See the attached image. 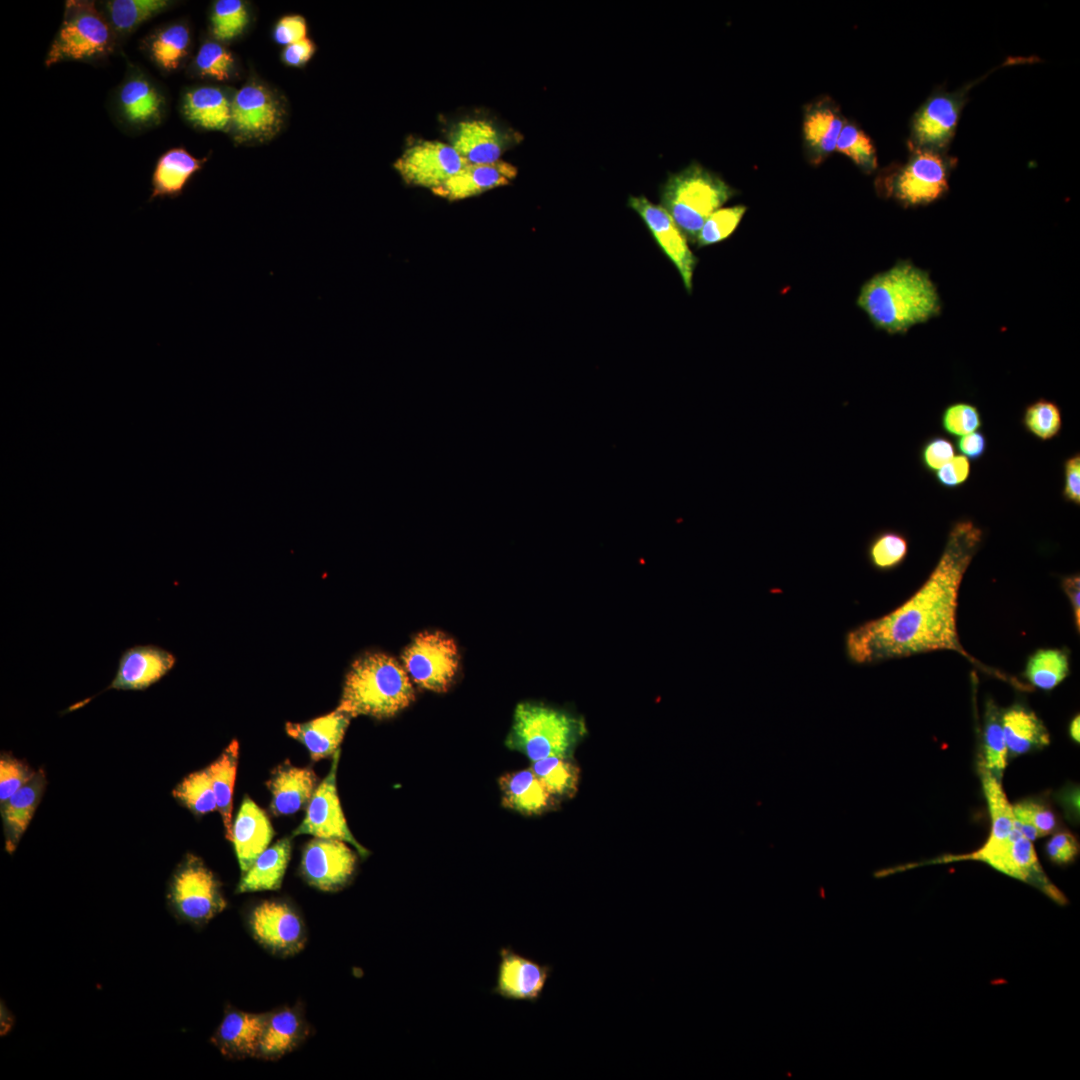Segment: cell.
<instances>
[{"label": "cell", "mask_w": 1080, "mask_h": 1080, "mask_svg": "<svg viewBox=\"0 0 1080 1080\" xmlns=\"http://www.w3.org/2000/svg\"><path fill=\"white\" fill-rule=\"evenodd\" d=\"M1023 424L1026 430L1036 438L1050 440L1061 430V410L1054 402L1039 399L1025 409Z\"/></svg>", "instance_id": "7dc6e473"}, {"label": "cell", "mask_w": 1080, "mask_h": 1080, "mask_svg": "<svg viewBox=\"0 0 1080 1080\" xmlns=\"http://www.w3.org/2000/svg\"><path fill=\"white\" fill-rule=\"evenodd\" d=\"M982 540L972 521L957 522L943 552L923 585L904 603L879 618L850 630L846 654L857 664H871L931 651L959 653L987 673L1007 679L971 656L957 630L959 590Z\"/></svg>", "instance_id": "6da1fadb"}, {"label": "cell", "mask_w": 1080, "mask_h": 1080, "mask_svg": "<svg viewBox=\"0 0 1080 1080\" xmlns=\"http://www.w3.org/2000/svg\"><path fill=\"white\" fill-rule=\"evenodd\" d=\"M1 1035H5L13 1026L14 1017L10 1010L1 1002Z\"/></svg>", "instance_id": "6125c7cd"}, {"label": "cell", "mask_w": 1080, "mask_h": 1080, "mask_svg": "<svg viewBox=\"0 0 1080 1080\" xmlns=\"http://www.w3.org/2000/svg\"><path fill=\"white\" fill-rule=\"evenodd\" d=\"M274 830L266 813L249 797L242 801L232 824V841L242 874L266 849Z\"/></svg>", "instance_id": "44dd1931"}, {"label": "cell", "mask_w": 1080, "mask_h": 1080, "mask_svg": "<svg viewBox=\"0 0 1080 1080\" xmlns=\"http://www.w3.org/2000/svg\"><path fill=\"white\" fill-rule=\"evenodd\" d=\"M339 754L340 749L333 755L330 771L317 786L309 801L305 818L293 835L309 834L317 838L343 840L351 844L359 855L365 858L369 855V851L353 837L340 805L336 787Z\"/></svg>", "instance_id": "4fadbf2b"}, {"label": "cell", "mask_w": 1080, "mask_h": 1080, "mask_svg": "<svg viewBox=\"0 0 1080 1080\" xmlns=\"http://www.w3.org/2000/svg\"><path fill=\"white\" fill-rule=\"evenodd\" d=\"M979 773L983 792L987 801L991 818V830L988 843L1001 842L1009 837L1015 828V816L1013 808L998 780L980 762Z\"/></svg>", "instance_id": "8d00e7d4"}, {"label": "cell", "mask_w": 1080, "mask_h": 1080, "mask_svg": "<svg viewBox=\"0 0 1080 1080\" xmlns=\"http://www.w3.org/2000/svg\"><path fill=\"white\" fill-rule=\"evenodd\" d=\"M249 22L247 5L241 0H218L211 15V31L219 41L238 37Z\"/></svg>", "instance_id": "7bdbcfd3"}, {"label": "cell", "mask_w": 1080, "mask_h": 1080, "mask_svg": "<svg viewBox=\"0 0 1080 1080\" xmlns=\"http://www.w3.org/2000/svg\"><path fill=\"white\" fill-rule=\"evenodd\" d=\"M266 1014L226 1011L211 1041L229 1059L257 1057Z\"/></svg>", "instance_id": "ffe728a7"}, {"label": "cell", "mask_w": 1080, "mask_h": 1080, "mask_svg": "<svg viewBox=\"0 0 1080 1080\" xmlns=\"http://www.w3.org/2000/svg\"><path fill=\"white\" fill-rule=\"evenodd\" d=\"M1070 671L1066 649H1039L1027 660L1024 676L1036 688L1049 691L1057 687Z\"/></svg>", "instance_id": "74e56055"}, {"label": "cell", "mask_w": 1080, "mask_h": 1080, "mask_svg": "<svg viewBox=\"0 0 1080 1080\" xmlns=\"http://www.w3.org/2000/svg\"><path fill=\"white\" fill-rule=\"evenodd\" d=\"M1062 588L1070 600L1074 622L1077 632L1080 631V578L1079 575H1071L1063 578Z\"/></svg>", "instance_id": "94428289"}, {"label": "cell", "mask_w": 1080, "mask_h": 1080, "mask_svg": "<svg viewBox=\"0 0 1080 1080\" xmlns=\"http://www.w3.org/2000/svg\"><path fill=\"white\" fill-rule=\"evenodd\" d=\"M517 172L514 165L504 160L492 164H467L431 192L449 201L462 200L510 184Z\"/></svg>", "instance_id": "7402d4cb"}, {"label": "cell", "mask_w": 1080, "mask_h": 1080, "mask_svg": "<svg viewBox=\"0 0 1080 1080\" xmlns=\"http://www.w3.org/2000/svg\"><path fill=\"white\" fill-rule=\"evenodd\" d=\"M249 926L255 939L272 952L292 955L305 942L302 919L286 902L264 901L249 915Z\"/></svg>", "instance_id": "2e32d148"}, {"label": "cell", "mask_w": 1080, "mask_h": 1080, "mask_svg": "<svg viewBox=\"0 0 1080 1080\" xmlns=\"http://www.w3.org/2000/svg\"><path fill=\"white\" fill-rule=\"evenodd\" d=\"M735 191L719 176L699 164L670 175L661 192V206L686 239L695 242L706 219Z\"/></svg>", "instance_id": "5b68a950"}, {"label": "cell", "mask_w": 1080, "mask_h": 1080, "mask_svg": "<svg viewBox=\"0 0 1080 1080\" xmlns=\"http://www.w3.org/2000/svg\"><path fill=\"white\" fill-rule=\"evenodd\" d=\"M959 860L983 861L1008 876L1037 887L1059 904L1066 902L1064 895L1042 870L1032 842L1023 836L1016 826L1009 837L1001 842H985L982 847L972 853L946 856L933 862Z\"/></svg>", "instance_id": "52a82bcc"}, {"label": "cell", "mask_w": 1080, "mask_h": 1080, "mask_svg": "<svg viewBox=\"0 0 1080 1080\" xmlns=\"http://www.w3.org/2000/svg\"><path fill=\"white\" fill-rule=\"evenodd\" d=\"M950 166L941 153L914 149L907 163L886 179L885 190L906 206L930 203L947 191Z\"/></svg>", "instance_id": "8fae6325"}, {"label": "cell", "mask_w": 1080, "mask_h": 1080, "mask_svg": "<svg viewBox=\"0 0 1080 1080\" xmlns=\"http://www.w3.org/2000/svg\"><path fill=\"white\" fill-rule=\"evenodd\" d=\"M941 425L948 434L961 437L982 426L981 414L977 407L970 403H954L943 411Z\"/></svg>", "instance_id": "f907efd6"}, {"label": "cell", "mask_w": 1080, "mask_h": 1080, "mask_svg": "<svg viewBox=\"0 0 1080 1080\" xmlns=\"http://www.w3.org/2000/svg\"><path fill=\"white\" fill-rule=\"evenodd\" d=\"M1069 734L1071 738L1079 743L1080 741V716L1076 715L1069 724Z\"/></svg>", "instance_id": "be15d7a7"}, {"label": "cell", "mask_w": 1080, "mask_h": 1080, "mask_svg": "<svg viewBox=\"0 0 1080 1080\" xmlns=\"http://www.w3.org/2000/svg\"><path fill=\"white\" fill-rule=\"evenodd\" d=\"M835 150L849 157L866 173L873 172L877 167L876 151L871 139L855 124H844Z\"/></svg>", "instance_id": "bcb514c9"}, {"label": "cell", "mask_w": 1080, "mask_h": 1080, "mask_svg": "<svg viewBox=\"0 0 1080 1080\" xmlns=\"http://www.w3.org/2000/svg\"><path fill=\"white\" fill-rule=\"evenodd\" d=\"M857 304L877 328L889 334L907 332L936 316L941 307L928 274L907 261L869 279Z\"/></svg>", "instance_id": "7a4b0ae2"}, {"label": "cell", "mask_w": 1080, "mask_h": 1080, "mask_svg": "<svg viewBox=\"0 0 1080 1080\" xmlns=\"http://www.w3.org/2000/svg\"><path fill=\"white\" fill-rule=\"evenodd\" d=\"M111 32L93 3L68 1L64 21L47 54V66L65 60H83L106 53Z\"/></svg>", "instance_id": "ba28073f"}, {"label": "cell", "mask_w": 1080, "mask_h": 1080, "mask_svg": "<svg viewBox=\"0 0 1080 1080\" xmlns=\"http://www.w3.org/2000/svg\"><path fill=\"white\" fill-rule=\"evenodd\" d=\"M356 864V854L343 840L315 837L303 850L301 872L311 886L337 891L350 881Z\"/></svg>", "instance_id": "9a60e30c"}, {"label": "cell", "mask_w": 1080, "mask_h": 1080, "mask_svg": "<svg viewBox=\"0 0 1080 1080\" xmlns=\"http://www.w3.org/2000/svg\"><path fill=\"white\" fill-rule=\"evenodd\" d=\"M351 716L336 708L333 712L304 723H286L289 736L302 743L313 761L333 756L339 750Z\"/></svg>", "instance_id": "d4e9b609"}, {"label": "cell", "mask_w": 1080, "mask_h": 1080, "mask_svg": "<svg viewBox=\"0 0 1080 1080\" xmlns=\"http://www.w3.org/2000/svg\"><path fill=\"white\" fill-rule=\"evenodd\" d=\"M1015 826L1030 841L1050 834L1056 826L1052 810L1043 803L1024 800L1012 806Z\"/></svg>", "instance_id": "ee69618b"}, {"label": "cell", "mask_w": 1080, "mask_h": 1080, "mask_svg": "<svg viewBox=\"0 0 1080 1080\" xmlns=\"http://www.w3.org/2000/svg\"><path fill=\"white\" fill-rule=\"evenodd\" d=\"M586 735L587 726L582 716L526 701L515 708L505 744L534 762L548 757H573Z\"/></svg>", "instance_id": "277c9868"}, {"label": "cell", "mask_w": 1080, "mask_h": 1080, "mask_svg": "<svg viewBox=\"0 0 1080 1080\" xmlns=\"http://www.w3.org/2000/svg\"><path fill=\"white\" fill-rule=\"evenodd\" d=\"M167 902L176 918L193 925L207 923L226 907L221 885L213 872L200 858L190 854L171 877Z\"/></svg>", "instance_id": "8992f818"}, {"label": "cell", "mask_w": 1080, "mask_h": 1080, "mask_svg": "<svg viewBox=\"0 0 1080 1080\" xmlns=\"http://www.w3.org/2000/svg\"><path fill=\"white\" fill-rule=\"evenodd\" d=\"M238 742L233 740L222 754L207 768L226 838L232 841V797L238 764Z\"/></svg>", "instance_id": "836d02e7"}, {"label": "cell", "mask_w": 1080, "mask_h": 1080, "mask_svg": "<svg viewBox=\"0 0 1080 1080\" xmlns=\"http://www.w3.org/2000/svg\"><path fill=\"white\" fill-rule=\"evenodd\" d=\"M957 448L961 455L970 460H978L987 449V441L982 432L975 431L961 436L957 441Z\"/></svg>", "instance_id": "91938a15"}, {"label": "cell", "mask_w": 1080, "mask_h": 1080, "mask_svg": "<svg viewBox=\"0 0 1080 1080\" xmlns=\"http://www.w3.org/2000/svg\"><path fill=\"white\" fill-rule=\"evenodd\" d=\"M307 24L301 15H286L274 27L273 38L285 47L306 38Z\"/></svg>", "instance_id": "11a10c76"}, {"label": "cell", "mask_w": 1080, "mask_h": 1080, "mask_svg": "<svg viewBox=\"0 0 1080 1080\" xmlns=\"http://www.w3.org/2000/svg\"><path fill=\"white\" fill-rule=\"evenodd\" d=\"M195 67L202 77L225 81L230 79L234 71V58L223 45L208 41L200 47Z\"/></svg>", "instance_id": "681fc988"}, {"label": "cell", "mask_w": 1080, "mask_h": 1080, "mask_svg": "<svg viewBox=\"0 0 1080 1080\" xmlns=\"http://www.w3.org/2000/svg\"><path fill=\"white\" fill-rule=\"evenodd\" d=\"M955 456L953 443L944 437H932L921 450V461L926 470L936 472Z\"/></svg>", "instance_id": "f5cc1de1"}, {"label": "cell", "mask_w": 1080, "mask_h": 1080, "mask_svg": "<svg viewBox=\"0 0 1080 1080\" xmlns=\"http://www.w3.org/2000/svg\"><path fill=\"white\" fill-rule=\"evenodd\" d=\"M401 659L413 682L437 693L451 687L460 663L455 641L441 631L418 633L405 647Z\"/></svg>", "instance_id": "9c48e42d"}, {"label": "cell", "mask_w": 1080, "mask_h": 1080, "mask_svg": "<svg viewBox=\"0 0 1080 1080\" xmlns=\"http://www.w3.org/2000/svg\"><path fill=\"white\" fill-rule=\"evenodd\" d=\"M970 469L969 459L963 455H956L936 471V479L943 487L956 488L966 482Z\"/></svg>", "instance_id": "9f6ffc18"}, {"label": "cell", "mask_w": 1080, "mask_h": 1080, "mask_svg": "<svg viewBox=\"0 0 1080 1080\" xmlns=\"http://www.w3.org/2000/svg\"><path fill=\"white\" fill-rule=\"evenodd\" d=\"M1045 851L1053 863L1066 865L1074 861L1078 855L1079 844L1073 834L1062 831L1052 836L1045 846Z\"/></svg>", "instance_id": "db71d44e"}, {"label": "cell", "mask_w": 1080, "mask_h": 1080, "mask_svg": "<svg viewBox=\"0 0 1080 1080\" xmlns=\"http://www.w3.org/2000/svg\"><path fill=\"white\" fill-rule=\"evenodd\" d=\"M965 92H937L916 111L911 122L914 149L941 153L951 141L965 104Z\"/></svg>", "instance_id": "5bb4252c"}, {"label": "cell", "mask_w": 1080, "mask_h": 1080, "mask_svg": "<svg viewBox=\"0 0 1080 1080\" xmlns=\"http://www.w3.org/2000/svg\"><path fill=\"white\" fill-rule=\"evenodd\" d=\"M317 776L311 768H301L285 762L272 773L267 785L272 794L274 815H291L311 799L317 788Z\"/></svg>", "instance_id": "603a6c76"}, {"label": "cell", "mask_w": 1080, "mask_h": 1080, "mask_svg": "<svg viewBox=\"0 0 1080 1080\" xmlns=\"http://www.w3.org/2000/svg\"><path fill=\"white\" fill-rule=\"evenodd\" d=\"M176 657L153 644L135 645L122 651L114 678L105 690H145L174 667Z\"/></svg>", "instance_id": "d6986e66"}, {"label": "cell", "mask_w": 1080, "mask_h": 1080, "mask_svg": "<svg viewBox=\"0 0 1080 1080\" xmlns=\"http://www.w3.org/2000/svg\"><path fill=\"white\" fill-rule=\"evenodd\" d=\"M530 769L546 790L560 801L571 799L578 792L580 767L573 757L544 758L532 762Z\"/></svg>", "instance_id": "d590c367"}, {"label": "cell", "mask_w": 1080, "mask_h": 1080, "mask_svg": "<svg viewBox=\"0 0 1080 1080\" xmlns=\"http://www.w3.org/2000/svg\"><path fill=\"white\" fill-rule=\"evenodd\" d=\"M36 773L15 757L2 754L0 759V804L5 803Z\"/></svg>", "instance_id": "816d5d0a"}, {"label": "cell", "mask_w": 1080, "mask_h": 1080, "mask_svg": "<svg viewBox=\"0 0 1080 1080\" xmlns=\"http://www.w3.org/2000/svg\"><path fill=\"white\" fill-rule=\"evenodd\" d=\"M315 51V43L311 39L305 38L286 46L282 52V60L288 66L301 67L312 58Z\"/></svg>", "instance_id": "680465c9"}, {"label": "cell", "mask_w": 1080, "mask_h": 1080, "mask_svg": "<svg viewBox=\"0 0 1080 1080\" xmlns=\"http://www.w3.org/2000/svg\"><path fill=\"white\" fill-rule=\"evenodd\" d=\"M467 164L450 144L423 140L406 148L393 167L406 184L432 191Z\"/></svg>", "instance_id": "7c38bea8"}, {"label": "cell", "mask_w": 1080, "mask_h": 1080, "mask_svg": "<svg viewBox=\"0 0 1080 1080\" xmlns=\"http://www.w3.org/2000/svg\"><path fill=\"white\" fill-rule=\"evenodd\" d=\"M46 785L42 769L5 803L1 804V816L5 838V849L12 854L28 827L43 795Z\"/></svg>", "instance_id": "83f0119b"}, {"label": "cell", "mask_w": 1080, "mask_h": 1080, "mask_svg": "<svg viewBox=\"0 0 1080 1080\" xmlns=\"http://www.w3.org/2000/svg\"><path fill=\"white\" fill-rule=\"evenodd\" d=\"M628 205L642 218L658 246L678 270L686 290L691 293L697 258L670 214L644 196H631Z\"/></svg>", "instance_id": "e0dca14e"}, {"label": "cell", "mask_w": 1080, "mask_h": 1080, "mask_svg": "<svg viewBox=\"0 0 1080 1080\" xmlns=\"http://www.w3.org/2000/svg\"><path fill=\"white\" fill-rule=\"evenodd\" d=\"M189 45V29L183 24H173L153 37L150 53L161 68L172 71L178 68L187 55Z\"/></svg>", "instance_id": "ab89813d"}, {"label": "cell", "mask_w": 1080, "mask_h": 1080, "mask_svg": "<svg viewBox=\"0 0 1080 1080\" xmlns=\"http://www.w3.org/2000/svg\"><path fill=\"white\" fill-rule=\"evenodd\" d=\"M449 144L469 164L495 163L503 152L498 130L482 119L459 122L450 133Z\"/></svg>", "instance_id": "484cf974"}, {"label": "cell", "mask_w": 1080, "mask_h": 1080, "mask_svg": "<svg viewBox=\"0 0 1080 1080\" xmlns=\"http://www.w3.org/2000/svg\"><path fill=\"white\" fill-rule=\"evenodd\" d=\"M415 700L411 679L403 665L381 652L366 653L351 665L338 710L358 715L390 718Z\"/></svg>", "instance_id": "3957f363"}, {"label": "cell", "mask_w": 1080, "mask_h": 1080, "mask_svg": "<svg viewBox=\"0 0 1080 1080\" xmlns=\"http://www.w3.org/2000/svg\"><path fill=\"white\" fill-rule=\"evenodd\" d=\"M168 5L165 0H113L107 8L114 27L129 31L140 23L161 12Z\"/></svg>", "instance_id": "f6af8a7d"}, {"label": "cell", "mask_w": 1080, "mask_h": 1080, "mask_svg": "<svg viewBox=\"0 0 1080 1080\" xmlns=\"http://www.w3.org/2000/svg\"><path fill=\"white\" fill-rule=\"evenodd\" d=\"M983 752L981 763L998 780H1001L1007 764L1008 751L1005 743L1001 711L989 700L985 706L983 728Z\"/></svg>", "instance_id": "f35d334b"}, {"label": "cell", "mask_w": 1080, "mask_h": 1080, "mask_svg": "<svg viewBox=\"0 0 1080 1080\" xmlns=\"http://www.w3.org/2000/svg\"><path fill=\"white\" fill-rule=\"evenodd\" d=\"M119 101L125 118L134 124L159 120L163 99L153 85L143 78H134L121 88Z\"/></svg>", "instance_id": "e575fe53"}, {"label": "cell", "mask_w": 1080, "mask_h": 1080, "mask_svg": "<svg viewBox=\"0 0 1080 1080\" xmlns=\"http://www.w3.org/2000/svg\"><path fill=\"white\" fill-rule=\"evenodd\" d=\"M843 126V118L831 101L820 100L807 107L803 119V137L813 164H819L836 149Z\"/></svg>", "instance_id": "4316f807"}, {"label": "cell", "mask_w": 1080, "mask_h": 1080, "mask_svg": "<svg viewBox=\"0 0 1080 1080\" xmlns=\"http://www.w3.org/2000/svg\"><path fill=\"white\" fill-rule=\"evenodd\" d=\"M172 794L196 815H204L217 809L208 768L189 774L175 787Z\"/></svg>", "instance_id": "60d3db41"}, {"label": "cell", "mask_w": 1080, "mask_h": 1080, "mask_svg": "<svg viewBox=\"0 0 1080 1080\" xmlns=\"http://www.w3.org/2000/svg\"><path fill=\"white\" fill-rule=\"evenodd\" d=\"M290 853L291 841L289 838H283L271 847L266 848L252 866L242 874L236 891L246 893L279 889L290 859Z\"/></svg>", "instance_id": "d6a6232c"}, {"label": "cell", "mask_w": 1080, "mask_h": 1080, "mask_svg": "<svg viewBox=\"0 0 1080 1080\" xmlns=\"http://www.w3.org/2000/svg\"><path fill=\"white\" fill-rule=\"evenodd\" d=\"M502 806L524 815H540L561 802L552 796L532 770L510 772L498 780Z\"/></svg>", "instance_id": "cb8c5ba5"}, {"label": "cell", "mask_w": 1080, "mask_h": 1080, "mask_svg": "<svg viewBox=\"0 0 1080 1080\" xmlns=\"http://www.w3.org/2000/svg\"><path fill=\"white\" fill-rule=\"evenodd\" d=\"M285 114L284 104L274 91L251 81L232 99L230 124L238 142H262L280 131Z\"/></svg>", "instance_id": "30bf717a"}, {"label": "cell", "mask_w": 1080, "mask_h": 1080, "mask_svg": "<svg viewBox=\"0 0 1080 1080\" xmlns=\"http://www.w3.org/2000/svg\"><path fill=\"white\" fill-rule=\"evenodd\" d=\"M499 958L492 992L508 1000L539 1001L553 968L525 957L510 947H502Z\"/></svg>", "instance_id": "ac0fdd59"}, {"label": "cell", "mask_w": 1080, "mask_h": 1080, "mask_svg": "<svg viewBox=\"0 0 1080 1080\" xmlns=\"http://www.w3.org/2000/svg\"><path fill=\"white\" fill-rule=\"evenodd\" d=\"M231 111L232 100L218 87L192 89L183 99L185 117L206 130H224L231 123Z\"/></svg>", "instance_id": "4dcf8cb0"}, {"label": "cell", "mask_w": 1080, "mask_h": 1080, "mask_svg": "<svg viewBox=\"0 0 1080 1080\" xmlns=\"http://www.w3.org/2000/svg\"><path fill=\"white\" fill-rule=\"evenodd\" d=\"M308 1035V1027L301 1013L284 1007L266 1013L265 1027L258 1056L276 1060L296 1048Z\"/></svg>", "instance_id": "f1b7e54d"}, {"label": "cell", "mask_w": 1080, "mask_h": 1080, "mask_svg": "<svg viewBox=\"0 0 1080 1080\" xmlns=\"http://www.w3.org/2000/svg\"><path fill=\"white\" fill-rule=\"evenodd\" d=\"M1001 723L1007 751L1011 756L1023 755L1050 743V735L1043 721L1021 704H1014L1001 712Z\"/></svg>", "instance_id": "f546056e"}, {"label": "cell", "mask_w": 1080, "mask_h": 1080, "mask_svg": "<svg viewBox=\"0 0 1080 1080\" xmlns=\"http://www.w3.org/2000/svg\"><path fill=\"white\" fill-rule=\"evenodd\" d=\"M206 159H197L183 148L171 149L163 154L152 176L150 200L157 197L180 195L191 177L199 171Z\"/></svg>", "instance_id": "1f68e13d"}, {"label": "cell", "mask_w": 1080, "mask_h": 1080, "mask_svg": "<svg viewBox=\"0 0 1080 1080\" xmlns=\"http://www.w3.org/2000/svg\"><path fill=\"white\" fill-rule=\"evenodd\" d=\"M1064 498L1074 504L1080 503V456L1074 454L1064 463Z\"/></svg>", "instance_id": "6f0895ef"}, {"label": "cell", "mask_w": 1080, "mask_h": 1080, "mask_svg": "<svg viewBox=\"0 0 1080 1080\" xmlns=\"http://www.w3.org/2000/svg\"><path fill=\"white\" fill-rule=\"evenodd\" d=\"M909 543L905 535L893 530L876 534L868 544L867 558L877 570L888 571L900 566L906 559Z\"/></svg>", "instance_id": "b9f144b4"}, {"label": "cell", "mask_w": 1080, "mask_h": 1080, "mask_svg": "<svg viewBox=\"0 0 1080 1080\" xmlns=\"http://www.w3.org/2000/svg\"><path fill=\"white\" fill-rule=\"evenodd\" d=\"M745 212L746 207L743 205L719 208L706 219L695 243L698 247H705L727 239L735 231Z\"/></svg>", "instance_id": "c3c4849f"}]
</instances>
